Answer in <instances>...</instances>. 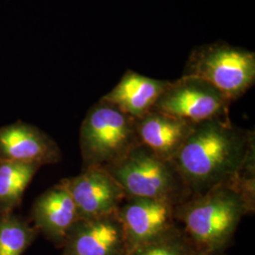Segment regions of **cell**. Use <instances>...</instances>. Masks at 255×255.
Returning a JSON list of instances; mask_svg holds the SVG:
<instances>
[{"label": "cell", "mask_w": 255, "mask_h": 255, "mask_svg": "<svg viewBox=\"0 0 255 255\" xmlns=\"http://www.w3.org/2000/svg\"><path fill=\"white\" fill-rule=\"evenodd\" d=\"M171 162L190 196L201 195L255 169V132L235 126L229 116L201 121Z\"/></svg>", "instance_id": "6da1fadb"}, {"label": "cell", "mask_w": 255, "mask_h": 255, "mask_svg": "<svg viewBox=\"0 0 255 255\" xmlns=\"http://www.w3.org/2000/svg\"><path fill=\"white\" fill-rule=\"evenodd\" d=\"M255 205V195L236 181L190 196L178 205L177 219L197 250L223 252Z\"/></svg>", "instance_id": "7a4b0ae2"}, {"label": "cell", "mask_w": 255, "mask_h": 255, "mask_svg": "<svg viewBox=\"0 0 255 255\" xmlns=\"http://www.w3.org/2000/svg\"><path fill=\"white\" fill-rule=\"evenodd\" d=\"M119 183L126 198L182 203L190 197L177 168L140 144L104 168Z\"/></svg>", "instance_id": "3957f363"}, {"label": "cell", "mask_w": 255, "mask_h": 255, "mask_svg": "<svg viewBox=\"0 0 255 255\" xmlns=\"http://www.w3.org/2000/svg\"><path fill=\"white\" fill-rule=\"evenodd\" d=\"M138 145L136 119L102 99L87 112L80 130L83 167L106 168Z\"/></svg>", "instance_id": "277c9868"}, {"label": "cell", "mask_w": 255, "mask_h": 255, "mask_svg": "<svg viewBox=\"0 0 255 255\" xmlns=\"http://www.w3.org/2000/svg\"><path fill=\"white\" fill-rule=\"evenodd\" d=\"M183 76L209 82L232 102L255 84V53L222 41L196 46L187 59Z\"/></svg>", "instance_id": "5b68a950"}, {"label": "cell", "mask_w": 255, "mask_h": 255, "mask_svg": "<svg viewBox=\"0 0 255 255\" xmlns=\"http://www.w3.org/2000/svg\"><path fill=\"white\" fill-rule=\"evenodd\" d=\"M230 104L231 101L209 82L182 75L169 82L152 110L197 124L228 117Z\"/></svg>", "instance_id": "8992f818"}, {"label": "cell", "mask_w": 255, "mask_h": 255, "mask_svg": "<svg viewBox=\"0 0 255 255\" xmlns=\"http://www.w3.org/2000/svg\"><path fill=\"white\" fill-rule=\"evenodd\" d=\"M178 205L163 200L126 198L118 215L127 239L128 253L180 227Z\"/></svg>", "instance_id": "52a82bcc"}, {"label": "cell", "mask_w": 255, "mask_h": 255, "mask_svg": "<svg viewBox=\"0 0 255 255\" xmlns=\"http://www.w3.org/2000/svg\"><path fill=\"white\" fill-rule=\"evenodd\" d=\"M63 181L76 204L80 219L117 212L126 199L119 183L102 167H83L78 176Z\"/></svg>", "instance_id": "ba28073f"}, {"label": "cell", "mask_w": 255, "mask_h": 255, "mask_svg": "<svg viewBox=\"0 0 255 255\" xmlns=\"http://www.w3.org/2000/svg\"><path fill=\"white\" fill-rule=\"evenodd\" d=\"M61 249V255H127V239L118 211L79 219Z\"/></svg>", "instance_id": "9c48e42d"}, {"label": "cell", "mask_w": 255, "mask_h": 255, "mask_svg": "<svg viewBox=\"0 0 255 255\" xmlns=\"http://www.w3.org/2000/svg\"><path fill=\"white\" fill-rule=\"evenodd\" d=\"M61 159L56 142L40 128L22 122L0 128V160L43 166Z\"/></svg>", "instance_id": "30bf717a"}, {"label": "cell", "mask_w": 255, "mask_h": 255, "mask_svg": "<svg viewBox=\"0 0 255 255\" xmlns=\"http://www.w3.org/2000/svg\"><path fill=\"white\" fill-rule=\"evenodd\" d=\"M32 225L39 234L62 248L71 229L80 219L73 199L64 181L44 192L31 209Z\"/></svg>", "instance_id": "8fae6325"}, {"label": "cell", "mask_w": 255, "mask_h": 255, "mask_svg": "<svg viewBox=\"0 0 255 255\" xmlns=\"http://www.w3.org/2000/svg\"><path fill=\"white\" fill-rule=\"evenodd\" d=\"M194 124L152 110L136 119L140 144L165 161H172L191 132Z\"/></svg>", "instance_id": "7c38bea8"}, {"label": "cell", "mask_w": 255, "mask_h": 255, "mask_svg": "<svg viewBox=\"0 0 255 255\" xmlns=\"http://www.w3.org/2000/svg\"><path fill=\"white\" fill-rule=\"evenodd\" d=\"M169 82L128 70L119 83L101 99L114 104L131 118L141 119L152 111Z\"/></svg>", "instance_id": "4fadbf2b"}, {"label": "cell", "mask_w": 255, "mask_h": 255, "mask_svg": "<svg viewBox=\"0 0 255 255\" xmlns=\"http://www.w3.org/2000/svg\"><path fill=\"white\" fill-rule=\"evenodd\" d=\"M41 166L0 160V214L13 212Z\"/></svg>", "instance_id": "5bb4252c"}, {"label": "cell", "mask_w": 255, "mask_h": 255, "mask_svg": "<svg viewBox=\"0 0 255 255\" xmlns=\"http://www.w3.org/2000/svg\"><path fill=\"white\" fill-rule=\"evenodd\" d=\"M39 232L13 212L0 214V255H23Z\"/></svg>", "instance_id": "9a60e30c"}, {"label": "cell", "mask_w": 255, "mask_h": 255, "mask_svg": "<svg viewBox=\"0 0 255 255\" xmlns=\"http://www.w3.org/2000/svg\"><path fill=\"white\" fill-rule=\"evenodd\" d=\"M197 249L185 236L181 226L128 252L126 255H194Z\"/></svg>", "instance_id": "2e32d148"}, {"label": "cell", "mask_w": 255, "mask_h": 255, "mask_svg": "<svg viewBox=\"0 0 255 255\" xmlns=\"http://www.w3.org/2000/svg\"><path fill=\"white\" fill-rule=\"evenodd\" d=\"M223 252H213V251H201V250H197L194 255H223Z\"/></svg>", "instance_id": "e0dca14e"}]
</instances>
